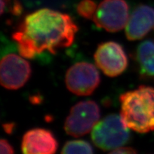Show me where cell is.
<instances>
[{"label": "cell", "mask_w": 154, "mask_h": 154, "mask_svg": "<svg viewBox=\"0 0 154 154\" xmlns=\"http://www.w3.org/2000/svg\"><path fill=\"white\" fill-rule=\"evenodd\" d=\"M77 31L78 26L69 15L44 8L26 15L11 36L19 54L34 59L69 47Z\"/></svg>", "instance_id": "1"}, {"label": "cell", "mask_w": 154, "mask_h": 154, "mask_svg": "<svg viewBox=\"0 0 154 154\" xmlns=\"http://www.w3.org/2000/svg\"><path fill=\"white\" fill-rule=\"evenodd\" d=\"M121 118L131 129L140 134L154 131V88L144 85L122 94Z\"/></svg>", "instance_id": "2"}, {"label": "cell", "mask_w": 154, "mask_h": 154, "mask_svg": "<svg viewBox=\"0 0 154 154\" xmlns=\"http://www.w3.org/2000/svg\"><path fill=\"white\" fill-rule=\"evenodd\" d=\"M121 116L110 114L98 121L91 131V139L96 147L104 151H113L129 141V130Z\"/></svg>", "instance_id": "3"}, {"label": "cell", "mask_w": 154, "mask_h": 154, "mask_svg": "<svg viewBox=\"0 0 154 154\" xmlns=\"http://www.w3.org/2000/svg\"><path fill=\"white\" fill-rule=\"evenodd\" d=\"M100 109L95 101L87 100L75 104L64 123V130L69 136L78 138L91 131L100 119Z\"/></svg>", "instance_id": "4"}, {"label": "cell", "mask_w": 154, "mask_h": 154, "mask_svg": "<svg viewBox=\"0 0 154 154\" xmlns=\"http://www.w3.org/2000/svg\"><path fill=\"white\" fill-rule=\"evenodd\" d=\"M32 69L29 63L14 51L2 54L0 63V82L4 88L17 90L29 79Z\"/></svg>", "instance_id": "5"}, {"label": "cell", "mask_w": 154, "mask_h": 154, "mask_svg": "<svg viewBox=\"0 0 154 154\" xmlns=\"http://www.w3.org/2000/svg\"><path fill=\"white\" fill-rule=\"evenodd\" d=\"M100 75L91 63L78 62L69 68L65 76V83L69 91L77 96H89L100 84Z\"/></svg>", "instance_id": "6"}, {"label": "cell", "mask_w": 154, "mask_h": 154, "mask_svg": "<svg viewBox=\"0 0 154 154\" xmlns=\"http://www.w3.org/2000/svg\"><path fill=\"white\" fill-rule=\"evenodd\" d=\"M129 8L125 0H103L99 4L92 20L99 28L117 32L126 26Z\"/></svg>", "instance_id": "7"}, {"label": "cell", "mask_w": 154, "mask_h": 154, "mask_svg": "<svg viewBox=\"0 0 154 154\" xmlns=\"http://www.w3.org/2000/svg\"><path fill=\"white\" fill-rule=\"evenodd\" d=\"M94 61L98 68L110 77L119 76L128 66V58L124 48L115 42L99 44L94 54Z\"/></svg>", "instance_id": "8"}, {"label": "cell", "mask_w": 154, "mask_h": 154, "mask_svg": "<svg viewBox=\"0 0 154 154\" xmlns=\"http://www.w3.org/2000/svg\"><path fill=\"white\" fill-rule=\"evenodd\" d=\"M58 149V141L52 132L36 128L28 131L22 138L21 150L24 154H51Z\"/></svg>", "instance_id": "9"}, {"label": "cell", "mask_w": 154, "mask_h": 154, "mask_svg": "<svg viewBox=\"0 0 154 154\" xmlns=\"http://www.w3.org/2000/svg\"><path fill=\"white\" fill-rule=\"evenodd\" d=\"M154 29V7L138 6L129 17L126 26V36L129 41L143 38Z\"/></svg>", "instance_id": "10"}, {"label": "cell", "mask_w": 154, "mask_h": 154, "mask_svg": "<svg viewBox=\"0 0 154 154\" xmlns=\"http://www.w3.org/2000/svg\"><path fill=\"white\" fill-rule=\"evenodd\" d=\"M136 63L140 75L144 78L154 77V41L142 42L136 49Z\"/></svg>", "instance_id": "11"}, {"label": "cell", "mask_w": 154, "mask_h": 154, "mask_svg": "<svg viewBox=\"0 0 154 154\" xmlns=\"http://www.w3.org/2000/svg\"><path fill=\"white\" fill-rule=\"evenodd\" d=\"M93 147L84 140H72L67 141L61 149V153H93Z\"/></svg>", "instance_id": "12"}, {"label": "cell", "mask_w": 154, "mask_h": 154, "mask_svg": "<svg viewBox=\"0 0 154 154\" xmlns=\"http://www.w3.org/2000/svg\"><path fill=\"white\" fill-rule=\"evenodd\" d=\"M96 9L97 5L93 0H82L76 7L78 14L86 19H93Z\"/></svg>", "instance_id": "13"}, {"label": "cell", "mask_w": 154, "mask_h": 154, "mask_svg": "<svg viewBox=\"0 0 154 154\" xmlns=\"http://www.w3.org/2000/svg\"><path fill=\"white\" fill-rule=\"evenodd\" d=\"M0 153L1 154H11L14 153V148L7 139H2L0 141Z\"/></svg>", "instance_id": "14"}, {"label": "cell", "mask_w": 154, "mask_h": 154, "mask_svg": "<svg viewBox=\"0 0 154 154\" xmlns=\"http://www.w3.org/2000/svg\"><path fill=\"white\" fill-rule=\"evenodd\" d=\"M136 153L137 151L134 148L124 147V146L117 148L111 152V153L112 154H134Z\"/></svg>", "instance_id": "15"}, {"label": "cell", "mask_w": 154, "mask_h": 154, "mask_svg": "<svg viewBox=\"0 0 154 154\" xmlns=\"http://www.w3.org/2000/svg\"><path fill=\"white\" fill-rule=\"evenodd\" d=\"M3 127H4V128H5V131L6 132L8 133V134H10V133H11V131H13V128H14V124L10 123V124H4Z\"/></svg>", "instance_id": "16"}, {"label": "cell", "mask_w": 154, "mask_h": 154, "mask_svg": "<svg viewBox=\"0 0 154 154\" xmlns=\"http://www.w3.org/2000/svg\"><path fill=\"white\" fill-rule=\"evenodd\" d=\"M1 1H2L5 4V6H6V7H7V4L9 2V1H10V0H1Z\"/></svg>", "instance_id": "17"}, {"label": "cell", "mask_w": 154, "mask_h": 154, "mask_svg": "<svg viewBox=\"0 0 154 154\" xmlns=\"http://www.w3.org/2000/svg\"><path fill=\"white\" fill-rule=\"evenodd\" d=\"M49 1H50V0H49Z\"/></svg>", "instance_id": "18"}]
</instances>
